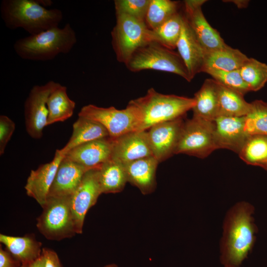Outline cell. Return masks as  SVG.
Instances as JSON below:
<instances>
[{
    "label": "cell",
    "mask_w": 267,
    "mask_h": 267,
    "mask_svg": "<svg viewBox=\"0 0 267 267\" xmlns=\"http://www.w3.org/2000/svg\"><path fill=\"white\" fill-rule=\"evenodd\" d=\"M218 84L219 116H245L250 111L251 103L247 102L242 94Z\"/></svg>",
    "instance_id": "4316f807"
},
{
    "label": "cell",
    "mask_w": 267,
    "mask_h": 267,
    "mask_svg": "<svg viewBox=\"0 0 267 267\" xmlns=\"http://www.w3.org/2000/svg\"><path fill=\"white\" fill-rule=\"evenodd\" d=\"M255 208L240 201L226 212L220 241V262L223 266L240 267L252 250L258 227L253 215Z\"/></svg>",
    "instance_id": "6da1fadb"
},
{
    "label": "cell",
    "mask_w": 267,
    "mask_h": 267,
    "mask_svg": "<svg viewBox=\"0 0 267 267\" xmlns=\"http://www.w3.org/2000/svg\"><path fill=\"white\" fill-rule=\"evenodd\" d=\"M42 208L36 226L47 239L60 241L77 234L71 196L49 197Z\"/></svg>",
    "instance_id": "52a82bcc"
},
{
    "label": "cell",
    "mask_w": 267,
    "mask_h": 267,
    "mask_svg": "<svg viewBox=\"0 0 267 267\" xmlns=\"http://www.w3.org/2000/svg\"><path fill=\"white\" fill-rule=\"evenodd\" d=\"M159 163L151 156L123 164L128 182L143 194L153 192L156 187V171Z\"/></svg>",
    "instance_id": "ffe728a7"
},
{
    "label": "cell",
    "mask_w": 267,
    "mask_h": 267,
    "mask_svg": "<svg viewBox=\"0 0 267 267\" xmlns=\"http://www.w3.org/2000/svg\"><path fill=\"white\" fill-rule=\"evenodd\" d=\"M245 130L248 135H267V103L257 100L251 103L249 113L245 116Z\"/></svg>",
    "instance_id": "1f68e13d"
},
{
    "label": "cell",
    "mask_w": 267,
    "mask_h": 267,
    "mask_svg": "<svg viewBox=\"0 0 267 267\" xmlns=\"http://www.w3.org/2000/svg\"><path fill=\"white\" fill-rule=\"evenodd\" d=\"M176 48L186 66L191 80L196 74L203 72L205 52L184 16Z\"/></svg>",
    "instance_id": "ac0fdd59"
},
{
    "label": "cell",
    "mask_w": 267,
    "mask_h": 267,
    "mask_svg": "<svg viewBox=\"0 0 267 267\" xmlns=\"http://www.w3.org/2000/svg\"><path fill=\"white\" fill-rule=\"evenodd\" d=\"M184 15L178 11L157 28L151 30L153 41L174 50L179 39Z\"/></svg>",
    "instance_id": "f1b7e54d"
},
{
    "label": "cell",
    "mask_w": 267,
    "mask_h": 267,
    "mask_svg": "<svg viewBox=\"0 0 267 267\" xmlns=\"http://www.w3.org/2000/svg\"><path fill=\"white\" fill-rule=\"evenodd\" d=\"M113 139L111 158L122 164L153 156L146 131L130 132Z\"/></svg>",
    "instance_id": "9a60e30c"
},
{
    "label": "cell",
    "mask_w": 267,
    "mask_h": 267,
    "mask_svg": "<svg viewBox=\"0 0 267 267\" xmlns=\"http://www.w3.org/2000/svg\"><path fill=\"white\" fill-rule=\"evenodd\" d=\"M109 136L107 130L100 123L83 116H78L73 125L72 134L66 144L61 149L65 154L83 143Z\"/></svg>",
    "instance_id": "cb8c5ba5"
},
{
    "label": "cell",
    "mask_w": 267,
    "mask_h": 267,
    "mask_svg": "<svg viewBox=\"0 0 267 267\" xmlns=\"http://www.w3.org/2000/svg\"><path fill=\"white\" fill-rule=\"evenodd\" d=\"M42 254L44 260V267H62L59 257L54 251L43 248Z\"/></svg>",
    "instance_id": "d590c367"
},
{
    "label": "cell",
    "mask_w": 267,
    "mask_h": 267,
    "mask_svg": "<svg viewBox=\"0 0 267 267\" xmlns=\"http://www.w3.org/2000/svg\"><path fill=\"white\" fill-rule=\"evenodd\" d=\"M0 242L22 264H29L42 255V243L31 235L12 236L0 234Z\"/></svg>",
    "instance_id": "7402d4cb"
},
{
    "label": "cell",
    "mask_w": 267,
    "mask_h": 267,
    "mask_svg": "<svg viewBox=\"0 0 267 267\" xmlns=\"http://www.w3.org/2000/svg\"><path fill=\"white\" fill-rule=\"evenodd\" d=\"M59 84L49 81L43 85H35L31 89L24 103L26 130L32 138L42 137L44 128L47 126L48 97Z\"/></svg>",
    "instance_id": "30bf717a"
},
{
    "label": "cell",
    "mask_w": 267,
    "mask_h": 267,
    "mask_svg": "<svg viewBox=\"0 0 267 267\" xmlns=\"http://www.w3.org/2000/svg\"><path fill=\"white\" fill-rule=\"evenodd\" d=\"M205 0L184 1L183 14L205 53L225 47L219 32L207 21L202 10Z\"/></svg>",
    "instance_id": "8fae6325"
},
{
    "label": "cell",
    "mask_w": 267,
    "mask_h": 267,
    "mask_svg": "<svg viewBox=\"0 0 267 267\" xmlns=\"http://www.w3.org/2000/svg\"><path fill=\"white\" fill-rule=\"evenodd\" d=\"M21 263L16 259L7 250L0 248V267H20Z\"/></svg>",
    "instance_id": "8d00e7d4"
},
{
    "label": "cell",
    "mask_w": 267,
    "mask_h": 267,
    "mask_svg": "<svg viewBox=\"0 0 267 267\" xmlns=\"http://www.w3.org/2000/svg\"><path fill=\"white\" fill-rule=\"evenodd\" d=\"M223 267H233L225 266H223Z\"/></svg>",
    "instance_id": "7bdbcfd3"
},
{
    "label": "cell",
    "mask_w": 267,
    "mask_h": 267,
    "mask_svg": "<svg viewBox=\"0 0 267 267\" xmlns=\"http://www.w3.org/2000/svg\"><path fill=\"white\" fill-rule=\"evenodd\" d=\"M125 65L132 72L158 70L175 74L188 82L191 81L178 52L155 41L137 49Z\"/></svg>",
    "instance_id": "5b68a950"
},
{
    "label": "cell",
    "mask_w": 267,
    "mask_h": 267,
    "mask_svg": "<svg viewBox=\"0 0 267 267\" xmlns=\"http://www.w3.org/2000/svg\"><path fill=\"white\" fill-rule=\"evenodd\" d=\"M77 42L76 32L67 23L62 28L56 27L20 38L14 43L13 48L22 59L46 61L69 53Z\"/></svg>",
    "instance_id": "277c9868"
},
{
    "label": "cell",
    "mask_w": 267,
    "mask_h": 267,
    "mask_svg": "<svg viewBox=\"0 0 267 267\" xmlns=\"http://www.w3.org/2000/svg\"><path fill=\"white\" fill-rule=\"evenodd\" d=\"M29 267H44V260L42 254L41 257L29 265Z\"/></svg>",
    "instance_id": "74e56055"
},
{
    "label": "cell",
    "mask_w": 267,
    "mask_h": 267,
    "mask_svg": "<svg viewBox=\"0 0 267 267\" xmlns=\"http://www.w3.org/2000/svg\"><path fill=\"white\" fill-rule=\"evenodd\" d=\"M90 169L64 157L58 167L48 197L71 196L85 174Z\"/></svg>",
    "instance_id": "d6986e66"
},
{
    "label": "cell",
    "mask_w": 267,
    "mask_h": 267,
    "mask_svg": "<svg viewBox=\"0 0 267 267\" xmlns=\"http://www.w3.org/2000/svg\"><path fill=\"white\" fill-rule=\"evenodd\" d=\"M264 169L266 170H267V165L266 166V167L264 168Z\"/></svg>",
    "instance_id": "b9f144b4"
},
{
    "label": "cell",
    "mask_w": 267,
    "mask_h": 267,
    "mask_svg": "<svg viewBox=\"0 0 267 267\" xmlns=\"http://www.w3.org/2000/svg\"><path fill=\"white\" fill-rule=\"evenodd\" d=\"M0 11L7 28H22L30 35L58 27L63 16L61 10L47 9L39 0H3Z\"/></svg>",
    "instance_id": "3957f363"
},
{
    "label": "cell",
    "mask_w": 267,
    "mask_h": 267,
    "mask_svg": "<svg viewBox=\"0 0 267 267\" xmlns=\"http://www.w3.org/2000/svg\"><path fill=\"white\" fill-rule=\"evenodd\" d=\"M178 2L171 0H150L145 22L153 30L178 12Z\"/></svg>",
    "instance_id": "f546056e"
},
{
    "label": "cell",
    "mask_w": 267,
    "mask_h": 267,
    "mask_svg": "<svg viewBox=\"0 0 267 267\" xmlns=\"http://www.w3.org/2000/svg\"><path fill=\"white\" fill-rule=\"evenodd\" d=\"M205 73L210 75L219 84L243 95L250 91L240 75L239 70L231 71L209 70Z\"/></svg>",
    "instance_id": "d6a6232c"
},
{
    "label": "cell",
    "mask_w": 267,
    "mask_h": 267,
    "mask_svg": "<svg viewBox=\"0 0 267 267\" xmlns=\"http://www.w3.org/2000/svg\"><path fill=\"white\" fill-rule=\"evenodd\" d=\"M216 149L213 121L192 117L184 122L175 154L204 158Z\"/></svg>",
    "instance_id": "ba28073f"
},
{
    "label": "cell",
    "mask_w": 267,
    "mask_h": 267,
    "mask_svg": "<svg viewBox=\"0 0 267 267\" xmlns=\"http://www.w3.org/2000/svg\"><path fill=\"white\" fill-rule=\"evenodd\" d=\"M113 139L108 136L79 145L64 157L90 169L99 167L111 158Z\"/></svg>",
    "instance_id": "e0dca14e"
},
{
    "label": "cell",
    "mask_w": 267,
    "mask_h": 267,
    "mask_svg": "<svg viewBox=\"0 0 267 267\" xmlns=\"http://www.w3.org/2000/svg\"><path fill=\"white\" fill-rule=\"evenodd\" d=\"M195 104L193 97L164 94L150 88L144 96L131 100L128 105L137 116L138 131H143L156 124L183 117Z\"/></svg>",
    "instance_id": "7a4b0ae2"
},
{
    "label": "cell",
    "mask_w": 267,
    "mask_h": 267,
    "mask_svg": "<svg viewBox=\"0 0 267 267\" xmlns=\"http://www.w3.org/2000/svg\"><path fill=\"white\" fill-rule=\"evenodd\" d=\"M248 58L239 49L227 45L223 48L205 53L203 72L209 70H239Z\"/></svg>",
    "instance_id": "603a6c76"
},
{
    "label": "cell",
    "mask_w": 267,
    "mask_h": 267,
    "mask_svg": "<svg viewBox=\"0 0 267 267\" xmlns=\"http://www.w3.org/2000/svg\"><path fill=\"white\" fill-rule=\"evenodd\" d=\"M213 122L218 149H227L238 154L248 136L245 130V116L221 115Z\"/></svg>",
    "instance_id": "5bb4252c"
},
{
    "label": "cell",
    "mask_w": 267,
    "mask_h": 267,
    "mask_svg": "<svg viewBox=\"0 0 267 267\" xmlns=\"http://www.w3.org/2000/svg\"><path fill=\"white\" fill-rule=\"evenodd\" d=\"M150 0H115L116 14H125L145 21Z\"/></svg>",
    "instance_id": "836d02e7"
},
{
    "label": "cell",
    "mask_w": 267,
    "mask_h": 267,
    "mask_svg": "<svg viewBox=\"0 0 267 267\" xmlns=\"http://www.w3.org/2000/svg\"><path fill=\"white\" fill-rule=\"evenodd\" d=\"M29 264H22L20 267H29Z\"/></svg>",
    "instance_id": "60d3db41"
},
{
    "label": "cell",
    "mask_w": 267,
    "mask_h": 267,
    "mask_svg": "<svg viewBox=\"0 0 267 267\" xmlns=\"http://www.w3.org/2000/svg\"><path fill=\"white\" fill-rule=\"evenodd\" d=\"M104 267H118V266L115 264H108L104 266Z\"/></svg>",
    "instance_id": "ab89813d"
},
{
    "label": "cell",
    "mask_w": 267,
    "mask_h": 267,
    "mask_svg": "<svg viewBox=\"0 0 267 267\" xmlns=\"http://www.w3.org/2000/svg\"><path fill=\"white\" fill-rule=\"evenodd\" d=\"M78 116L98 122L113 138L138 131L139 123L137 116L133 108L128 105L125 109L119 110L113 106L104 108L88 104L81 109Z\"/></svg>",
    "instance_id": "9c48e42d"
},
{
    "label": "cell",
    "mask_w": 267,
    "mask_h": 267,
    "mask_svg": "<svg viewBox=\"0 0 267 267\" xmlns=\"http://www.w3.org/2000/svg\"><path fill=\"white\" fill-rule=\"evenodd\" d=\"M64 157L60 149H57L51 162L41 165L35 170H31L27 178L25 186L26 193L42 208L47 200L58 167Z\"/></svg>",
    "instance_id": "2e32d148"
},
{
    "label": "cell",
    "mask_w": 267,
    "mask_h": 267,
    "mask_svg": "<svg viewBox=\"0 0 267 267\" xmlns=\"http://www.w3.org/2000/svg\"><path fill=\"white\" fill-rule=\"evenodd\" d=\"M116 16L112 45L117 61L126 65L137 49L153 41L152 31L144 21L125 14Z\"/></svg>",
    "instance_id": "8992f818"
},
{
    "label": "cell",
    "mask_w": 267,
    "mask_h": 267,
    "mask_svg": "<svg viewBox=\"0 0 267 267\" xmlns=\"http://www.w3.org/2000/svg\"><path fill=\"white\" fill-rule=\"evenodd\" d=\"M228 1H231V2L234 3L236 6L239 8H243L246 7L249 3V0H227Z\"/></svg>",
    "instance_id": "f35d334b"
},
{
    "label": "cell",
    "mask_w": 267,
    "mask_h": 267,
    "mask_svg": "<svg viewBox=\"0 0 267 267\" xmlns=\"http://www.w3.org/2000/svg\"><path fill=\"white\" fill-rule=\"evenodd\" d=\"M98 168L88 170L71 196V208L77 234L83 232L85 216L102 193L98 180Z\"/></svg>",
    "instance_id": "7c38bea8"
},
{
    "label": "cell",
    "mask_w": 267,
    "mask_h": 267,
    "mask_svg": "<svg viewBox=\"0 0 267 267\" xmlns=\"http://www.w3.org/2000/svg\"><path fill=\"white\" fill-rule=\"evenodd\" d=\"M238 154L247 164L264 169L267 165V135H248Z\"/></svg>",
    "instance_id": "83f0119b"
},
{
    "label": "cell",
    "mask_w": 267,
    "mask_h": 267,
    "mask_svg": "<svg viewBox=\"0 0 267 267\" xmlns=\"http://www.w3.org/2000/svg\"><path fill=\"white\" fill-rule=\"evenodd\" d=\"M98 180L102 193L122 191L128 182L123 164L110 158L98 168Z\"/></svg>",
    "instance_id": "484cf974"
},
{
    "label": "cell",
    "mask_w": 267,
    "mask_h": 267,
    "mask_svg": "<svg viewBox=\"0 0 267 267\" xmlns=\"http://www.w3.org/2000/svg\"><path fill=\"white\" fill-rule=\"evenodd\" d=\"M193 117L213 121L219 115L218 84L207 79L193 97Z\"/></svg>",
    "instance_id": "44dd1931"
},
{
    "label": "cell",
    "mask_w": 267,
    "mask_h": 267,
    "mask_svg": "<svg viewBox=\"0 0 267 267\" xmlns=\"http://www.w3.org/2000/svg\"><path fill=\"white\" fill-rule=\"evenodd\" d=\"M239 71L250 91L261 89L267 82V64L255 58H248Z\"/></svg>",
    "instance_id": "4dcf8cb0"
},
{
    "label": "cell",
    "mask_w": 267,
    "mask_h": 267,
    "mask_svg": "<svg viewBox=\"0 0 267 267\" xmlns=\"http://www.w3.org/2000/svg\"><path fill=\"white\" fill-rule=\"evenodd\" d=\"M76 103L67 94L66 87L59 84L53 89L47 100L48 115L47 126L63 122L70 118Z\"/></svg>",
    "instance_id": "d4e9b609"
},
{
    "label": "cell",
    "mask_w": 267,
    "mask_h": 267,
    "mask_svg": "<svg viewBox=\"0 0 267 267\" xmlns=\"http://www.w3.org/2000/svg\"><path fill=\"white\" fill-rule=\"evenodd\" d=\"M184 122L181 117L160 123L147 132L153 155L159 162L175 154Z\"/></svg>",
    "instance_id": "4fadbf2b"
},
{
    "label": "cell",
    "mask_w": 267,
    "mask_h": 267,
    "mask_svg": "<svg viewBox=\"0 0 267 267\" xmlns=\"http://www.w3.org/2000/svg\"><path fill=\"white\" fill-rule=\"evenodd\" d=\"M15 124L8 117L0 116V154L2 155L15 130Z\"/></svg>",
    "instance_id": "e575fe53"
}]
</instances>
